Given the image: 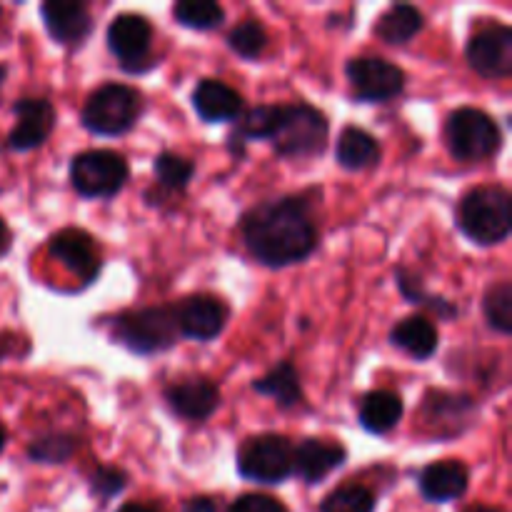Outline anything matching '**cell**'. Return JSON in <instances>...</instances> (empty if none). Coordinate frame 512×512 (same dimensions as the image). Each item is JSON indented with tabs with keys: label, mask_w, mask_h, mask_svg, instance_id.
I'll return each mask as SVG.
<instances>
[{
	"label": "cell",
	"mask_w": 512,
	"mask_h": 512,
	"mask_svg": "<svg viewBox=\"0 0 512 512\" xmlns=\"http://www.w3.org/2000/svg\"><path fill=\"white\" fill-rule=\"evenodd\" d=\"M243 238L255 260L270 268L300 263L318 245L308 203L300 198L268 200L243 220Z\"/></svg>",
	"instance_id": "obj_1"
},
{
	"label": "cell",
	"mask_w": 512,
	"mask_h": 512,
	"mask_svg": "<svg viewBox=\"0 0 512 512\" xmlns=\"http://www.w3.org/2000/svg\"><path fill=\"white\" fill-rule=\"evenodd\" d=\"M460 228L480 245H498L512 228V200L500 185L473 188L460 203Z\"/></svg>",
	"instance_id": "obj_2"
},
{
	"label": "cell",
	"mask_w": 512,
	"mask_h": 512,
	"mask_svg": "<svg viewBox=\"0 0 512 512\" xmlns=\"http://www.w3.org/2000/svg\"><path fill=\"white\" fill-rule=\"evenodd\" d=\"M268 140L283 158H310L328 145V118L313 105H278V120Z\"/></svg>",
	"instance_id": "obj_3"
},
{
	"label": "cell",
	"mask_w": 512,
	"mask_h": 512,
	"mask_svg": "<svg viewBox=\"0 0 512 512\" xmlns=\"http://www.w3.org/2000/svg\"><path fill=\"white\" fill-rule=\"evenodd\" d=\"M115 340L138 355H153L160 350L173 348L178 340V320L175 310L158 305V308L130 310L115 320Z\"/></svg>",
	"instance_id": "obj_4"
},
{
	"label": "cell",
	"mask_w": 512,
	"mask_h": 512,
	"mask_svg": "<svg viewBox=\"0 0 512 512\" xmlns=\"http://www.w3.org/2000/svg\"><path fill=\"white\" fill-rule=\"evenodd\" d=\"M445 138L453 158L463 163H478L490 158L500 148V128L485 110L458 108L450 113Z\"/></svg>",
	"instance_id": "obj_5"
},
{
	"label": "cell",
	"mask_w": 512,
	"mask_h": 512,
	"mask_svg": "<svg viewBox=\"0 0 512 512\" xmlns=\"http://www.w3.org/2000/svg\"><path fill=\"white\" fill-rule=\"evenodd\" d=\"M140 93L128 85L108 83L95 90L83 108V125L95 135H120L140 115Z\"/></svg>",
	"instance_id": "obj_6"
},
{
	"label": "cell",
	"mask_w": 512,
	"mask_h": 512,
	"mask_svg": "<svg viewBox=\"0 0 512 512\" xmlns=\"http://www.w3.org/2000/svg\"><path fill=\"white\" fill-rule=\"evenodd\" d=\"M243 478L260 485H280L293 473V445L283 435H258L245 440L238 453Z\"/></svg>",
	"instance_id": "obj_7"
},
{
	"label": "cell",
	"mask_w": 512,
	"mask_h": 512,
	"mask_svg": "<svg viewBox=\"0 0 512 512\" xmlns=\"http://www.w3.org/2000/svg\"><path fill=\"white\" fill-rule=\"evenodd\" d=\"M128 180V163L113 150H88L70 163V183L85 198H113Z\"/></svg>",
	"instance_id": "obj_8"
},
{
	"label": "cell",
	"mask_w": 512,
	"mask_h": 512,
	"mask_svg": "<svg viewBox=\"0 0 512 512\" xmlns=\"http://www.w3.org/2000/svg\"><path fill=\"white\" fill-rule=\"evenodd\" d=\"M345 73L353 85L355 98L365 103H385L403 93V70L385 58H355L350 60Z\"/></svg>",
	"instance_id": "obj_9"
},
{
	"label": "cell",
	"mask_w": 512,
	"mask_h": 512,
	"mask_svg": "<svg viewBox=\"0 0 512 512\" xmlns=\"http://www.w3.org/2000/svg\"><path fill=\"white\" fill-rule=\"evenodd\" d=\"M470 68L490 80L508 78L512 73V30L508 25H488L468 40Z\"/></svg>",
	"instance_id": "obj_10"
},
{
	"label": "cell",
	"mask_w": 512,
	"mask_h": 512,
	"mask_svg": "<svg viewBox=\"0 0 512 512\" xmlns=\"http://www.w3.org/2000/svg\"><path fill=\"white\" fill-rule=\"evenodd\" d=\"M50 255L83 283H93L100 273L98 243L85 230L65 228L50 238Z\"/></svg>",
	"instance_id": "obj_11"
},
{
	"label": "cell",
	"mask_w": 512,
	"mask_h": 512,
	"mask_svg": "<svg viewBox=\"0 0 512 512\" xmlns=\"http://www.w3.org/2000/svg\"><path fill=\"white\" fill-rule=\"evenodd\" d=\"M150 40H153V28L138 13H120L108 28L110 53L128 70H138L140 60L148 58Z\"/></svg>",
	"instance_id": "obj_12"
},
{
	"label": "cell",
	"mask_w": 512,
	"mask_h": 512,
	"mask_svg": "<svg viewBox=\"0 0 512 512\" xmlns=\"http://www.w3.org/2000/svg\"><path fill=\"white\" fill-rule=\"evenodd\" d=\"M175 320H178V333H183L185 338L213 340L228 323V308L213 295H193L178 305Z\"/></svg>",
	"instance_id": "obj_13"
},
{
	"label": "cell",
	"mask_w": 512,
	"mask_h": 512,
	"mask_svg": "<svg viewBox=\"0 0 512 512\" xmlns=\"http://www.w3.org/2000/svg\"><path fill=\"white\" fill-rule=\"evenodd\" d=\"M13 113L18 115V125L10 130L8 145L13 150H33L48 140L55 128V110L43 98H23L15 103Z\"/></svg>",
	"instance_id": "obj_14"
},
{
	"label": "cell",
	"mask_w": 512,
	"mask_h": 512,
	"mask_svg": "<svg viewBox=\"0 0 512 512\" xmlns=\"http://www.w3.org/2000/svg\"><path fill=\"white\" fill-rule=\"evenodd\" d=\"M348 453L340 443L325 438H308L293 448V473L305 483H323L333 470L345 463Z\"/></svg>",
	"instance_id": "obj_15"
},
{
	"label": "cell",
	"mask_w": 512,
	"mask_h": 512,
	"mask_svg": "<svg viewBox=\"0 0 512 512\" xmlns=\"http://www.w3.org/2000/svg\"><path fill=\"white\" fill-rule=\"evenodd\" d=\"M45 30L60 45H80L93 30L88 8L75 0H48L40 8Z\"/></svg>",
	"instance_id": "obj_16"
},
{
	"label": "cell",
	"mask_w": 512,
	"mask_h": 512,
	"mask_svg": "<svg viewBox=\"0 0 512 512\" xmlns=\"http://www.w3.org/2000/svg\"><path fill=\"white\" fill-rule=\"evenodd\" d=\"M165 400L170 408L185 420H200L210 418L220 405V390L213 380L208 378H190L185 383L170 385L165 390Z\"/></svg>",
	"instance_id": "obj_17"
},
{
	"label": "cell",
	"mask_w": 512,
	"mask_h": 512,
	"mask_svg": "<svg viewBox=\"0 0 512 512\" xmlns=\"http://www.w3.org/2000/svg\"><path fill=\"white\" fill-rule=\"evenodd\" d=\"M193 105L198 115L208 123H228L235 120L243 110V98L235 88L223 80H200L193 93Z\"/></svg>",
	"instance_id": "obj_18"
},
{
	"label": "cell",
	"mask_w": 512,
	"mask_h": 512,
	"mask_svg": "<svg viewBox=\"0 0 512 512\" xmlns=\"http://www.w3.org/2000/svg\"><path fill=\"white\" fill-rule=\"evenodd\" d=\"M468 490V468L458 460H440L428 465L420 475V493L430 503H450Z\"/></svg>",
	"instance_id": "obj_19"
},
{
	"label": "cell",
	"mask_w": 512,
	"mask_h": 512,
	"mask_svg": "<svg viewBox=\"0 0 512 512\" xmlns=\"http://www.w3.org/2000/svg\"><path fill=\"white\" fill-rule=\"evenodd\" d=\"M390 343L413 360H428L438 350V330L425 315H413L390 330Z\"/></svg>",
	"instance_id": "obj_20"
},
{
	"label": "cell",
	"mask_w": 512,
	"mask_h": 512,
	"mask_svg": "<svg viewBox=\"0 0 512 512\" xmlns=\"http://www.w3.org/2000/svg\"><path fill=\"white\" fill-rule=\"evenodd\" d=\"M403 418V400L390 390H373L360 403V425L375 435L393 430Z\"/></svg>",
	"instance_id": "obj_21"
},
{
	"label": "cell",
	"mask_w": 512,
	"mask_h": 512,
	"mask_svg": "<svg viewBox=\"0 0 512 512\" xmlns=\"http://www.w3.org/2000/svg\"><path fill=\"white\" fill-rule=\"evenodd\" d=\"M335 155H338V163L345 170H365L380 160V143L373 135L365 133L363 128L348 125L340 133Z\"/></svg>",
	"instance_id": "obj_22"
},
{
	"label": "cell",
	"mask_w": 512,
	"mask_h": 512,
	"mask_svg": "<svg viewBox=\"0 0 512 512\" xmlns=\"http://www.w3.org/2000/svg\"><path fill=\"white\" fill-rule=\"evenodd\" d=\"M423 30V13L415 5H393L380 15L375 35L388 45H405Z\"/></svg>",
	"instance_id": "obj_23"
},
{
	"label": "cell",
	"mask_w": 512,
	"mask_h": 512,
	"mask_svg": "<svg viewBox=\"0 0 512 512\" xmlns=\"http://www.w3.org/2000/svg\"><path fill=\"white\" fill-rule=\"evenodd\" d=\"M253 388L255 393L273 398L280 408H293V405H298L300 398H303L298 370H295V365L290 363V360L275 365L270 373H265L263 378L255 380Z\"/></svg>",
	"instance_id": "obj_24"
},
{
	"label": "cell",
	"mask_w": 512,
	"mask_h": 512,
	"mask_svg": "<svg viewBox=\"0 0 512 512\" xmlns=\"http://www.w3.org/2000/svg\"><path fill=\"white\" fill-rule=\"evenodd\" d=\"M275 120H278V105H258V108L248 110L238 123V128H235V133L230 135V150L235 148L238 153H243L245 140L270 138Z\"/></svg>",
	"instance_id": "obj_25"
},
{
	"label": "cell",
	"mask_w": 512,
	"mask_h": 512,
	"mask_svg": "<svg viewBox=\"0 0 512 512\" xmlns=\"http://www.w3.org/2000/svg\"><path fill=\"white\" fill-rule=\"evenodd\" d=\"M483 313L488 318L490 328L498 333L508 335L512 330V283L510 280H500V283L490 285L485 290L483 298Z\"/></svg>",
	"instance_id": "obj_26"
},
{
	"label": "cell",
	"mask_w": 512,
	"mask_h": 512,
	"mask_svg": "<svg viewBox=\"0 0 512 512\" xmlns=\"http://www.w3.org/2000/svg\"><path fill=\"white\" fill-rule=\"evenodd\" d=\"M175 20L185 28L210 30L223 23L225 13L215 0H180L173 8Z\"/></svg>",
	"instance_id": "obj_27"
},
{
	"label": "cell",
	"mask_w": 512,
	"mask_h": 512,
	"mask_svg": "<svg viewBox=\"0 0 512 512\" xmlns=\"http://www.w3.org/2000/svg\"><path fill=\"white\" fill-rule=\"evenodd\" d=\"M320 512H375V495L365 485H340L323 500Z\"/></svg>",
	"instance_id": "obj_28"
},
{
	"label": "cell",
	"mask_w": 512,
	"mask_h": 512,
	"mask_svg": "<svg viewBox=\"0 0 512 512\" xmlns=\"http://www.w3.org/2000/svg\"><path fill=\"white\" fill-rule=\"evenodd\" d=\"M228 45L240 55V58L255 60L263 55L265 48H268V33H265L260 20L245 18L243 23H238L230 30Z\"/></svg>",
	"instance_id": "obj_29"
},
{
	"label": "cell",
	"mask_w": 512,
	"mask_h": 512,
	"mask_svg": "<svg viewBox=\"0 0 512 512\" xmlns=\"http://www.w3.org/2000/svg\"><path fill=\"white\" fill-rule=\"evenodd\" d=\"M75 450H78V440L73 435L55 433L35 440L28 448V455L35 463H65Z\"/></svg>",
	"instance_id": "obj_30"
},
{
	"label": "cell",
	"mask_w": 512,
	"mask_h": 512,
	"mask_svg": "<svg viewBox=\"0 0 512 512\" xmlns=\"http://www.w3.org/2000/svg\"><path fill=\"white\" fill-rule=\"evenodd\" d=\"M155 175H158L160 183L170 190H183L185 185L193 180L195 175V163H190L188 158L175 153H160L155 160Z\"/></svg>",
	"instance_id": "obj_31"
},
{
	"label": "cell",
	"mask_w": 512,
	"mask_h": 512,
	"mask_svg": "<svg viewBox=\"0 0 512 512\" xmlns=\"http://www.w3.org/2000/svg\"><path fill=\"white\" fill-rule=\"evenodd\" d=\"M125 485H128V475L120 468H98L90 475V490L98 495L100 500H110L118 493H123Z\"/></svg>",
	"instance_id": "obj_32"
},
{
	"label": "cell",
	"mask_w": 512,
	"mask_h": 512,
	"mask_svg": "<svg viewBox=\"0 0 512 512\" xmlns=\"http://www.w3.org/2000/svg\"><path fill=\"white\" fill-rule=\"evenodd\" d=\"M228 512H288V510H285V505L280 503V500L270 498V495L253 493L235 500V503L228 508Z\"/></svg>",
	"instance_id": "obj_33"
},
{
	"label": "cell",
	"mask_w": 512,
	"mask_h": 512,
	"mask_svg": "<svg viewBox=\"0 0 512 512\" xmlns=\"http://www.w3.org/2000/svg\"><path fill=\"white\" fill-rule=\"evenodd\" d=\"M183 512H218V505L210 498H193L183 505Z\"/></svg>",
	"instance_id": "obj_34"
},
{
	"label": "cell",
	"mask_w": 512,
	"mask_h": 512,
	"mask_svg": "<svg viewBox=\"0 0 512 512\" xmlns=\"http://www.w3.org/2000/svg\"><path fill=\"white\" fill-rule=\"evenodd\" d=\"M118 512H158V510H153L150 505H143V503H128V505H123Z\"/></svg>",
	"instance_id": "obj_35"
},
{
	"label": "cell",
	"mask_w": 512,
	"mask_h": 512,
	"mask_svg": "<svg viewBox=\"0 0 512 512\" xmlns=\"http://www.w3.org/2000/svg\"><path fill=\"white\" fill-rule=\"evenodd\" d=\"M8 245H10L8 228H5V223H3V220H0V255H3L5 250H8Z\"/></svg>",
	"instance_id": "obj_36"
},
{
	"label": "cell",
	"mask_w": 512,
	"mask_h": 512,
	"mask_svg": "<svg viewBox=\"0 0 512 512\" xmlns=\"http://www.w3.org/2000/svg\"><path fill=\"white\" fill-rule=\"evenodd\" d=\"M5 443H8V433H5V428H3V423H0V453H3V448H5Z\"/></svg>",
	"instance_id": "obj_37"
},
{
	"label": "cell",
	"mask_w": 512,
	"mask_h": 512,
	"mask_svg": "<svg viewBox=\"0 0 512 512\" xmlns=\"http://www.w3.org/2000/svg\"><path fill=\"white\" fill-rule=\"evenodd\" d=\"M468 512H500V510H495V508H473V510H468Z\"/></svg>",
	"instance_id": "obj_38"
},
{
	"label": "cell",
	"mask_w": 512,
	"mask_h": 512,
	"mask_svg": "<svg viewBox=\"0 0 512 512\" xmlns=\"http://www.w3.org/2000/svg\"><path fill=\"white\" fill-rule=\"evenodd\" d=\"M3 75H5V68H3V65H0V80H3Z\"/></svg>",
	"instance_id": "obj_39"
}]
</instances>
